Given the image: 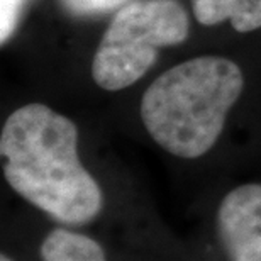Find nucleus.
<instances>
[{
	"label": "nucleus",
	"instance_id": "f257e3e1",
	"mask_svg": "<svg viewBox=\"0 0 261 261\" xmlns=\"http://www.w3.org/2000/svg\"><path fill=\"white\" fill-rule=\"evenodd\" d=\"M0 161L10 189L55 221L78 227L102 212V189L78 156L76 124L44 103L5 119Z\"/></svg>",
	"mask_w": 261,
	"mask_h": 261
},
{
	"label": "nucleus",
	"instance_id": "f03ea898",
	"mask_svg": "<svg viewBox=\"0 0 261 261\" xmlns=\"http://www.w3.org/2000/svg\"><path fill=\"white\" fill-rule=\"evenodd\" d=\"M244 90L238 63L203 55L163 71L141 98V121L151 139L184 160L207 154Z\"/></svg>",
	"mask_w": 261,
	"mask_h": 261
},
{
	"label": "nucleus",
	"instance_id": "7ed1b4c3",
	"mask_svg": "<svg viewBox=\"0 0 261 261\" xmlns=\"http://www.w3.org/2000/svg\"><path fill=\"white\" fill-rule=\"evenodd\" d=\"M190 20L178 0H130L114 14L92 61V78L109 92L141 80L158 49L185 43Z\"/></svg>",
	"mask_w": 261,
	"mask_h": 261
},
{
	"label": "nucleus",
	"instance_id": "20e7f679",
	"mask_svg": "<svg viewBox=\"0 0 261 261\" xmlns=\"http://www.w3.org/2000/svg\"><path fill=\"white\" fill-rule=\"evenodd\" d=\"M217 229L227 261H261V184H243L224 195Z\"/></svg>",
	"mask_w": 261,
	"mask_h": 261
},
{
	"label": "nucleus",
	"instance_id": "39448f33",
	"mask_svg": "<svg viewBox=\"0 0 261 261\" xmlns=\"http://www.w3.org/2000/svg\"><path fill=\"white\" fill-rule=\"evenodd\" d=\"M192 12L202 25L229 20L238 33L261 29V0H192Z\"/></svg>",
	"mask_w": 261,
	"mask_h": 261
},
{
	"label": "nucleus",
	"instance_id": "423d86ee",
	"mask_svg": "<svg viewBox=\"0 0 261 261\" xmlns=\"http://www.w3.org/2000/svg\"><path fill=\"white\" fill-rule=\"evenodd\" d=\"M43 261H107L106 249L83 232L56 227L41 243Z\"/></svg>",
	"mask_w": 261,
	"mask_h": 261
},
{
	"label": "nucleus",
	"instance_id": "0eeeda50",
	"mask_svg": "<svg viewBox=\"0 0 261 261\" xmlns=\"http://www.w3.org/2000/svg\"><path fill=\"white\" fill-rule=\"evenodd\" d=\"M130 0H61L63 7L68 12L75 15H92L103 14L111 10L121 9L122 5L129 4Z\"/></svg>",
	"mask_w": 261,
	"mask_h": 261
},
{
	"label": "nucleus",
	"instance_id": "6e6552de",
	"mask_svg": "<svg viewBox=\"0 0 261 261\" xmlns=\"http://www.w3.org/2000/svg\"><path fill=\"white\" fill-rule=\"evenodd\" d=\"M25 0H0V43L2 46L12 38L22 14Z\"/></svg>",
	"mask_w": 261,
	"mask_h": 261
},
{
	"label": "nucleus",
	"instance_id": "1a4fd4ad",
	"mask_svg": "<svg viewBox=\"0 0 261 261\" xmlns=\"http://www.w3.org/2000/svg\"><path fill=\"white\" fill-rule=\"evenodd\" d=\"M0 261H15V259L12 256H9V254L2 253V254H0Z\"/></svg>",
	"mask_w": 261,
	"mask_h": 261
}]
</instances>
